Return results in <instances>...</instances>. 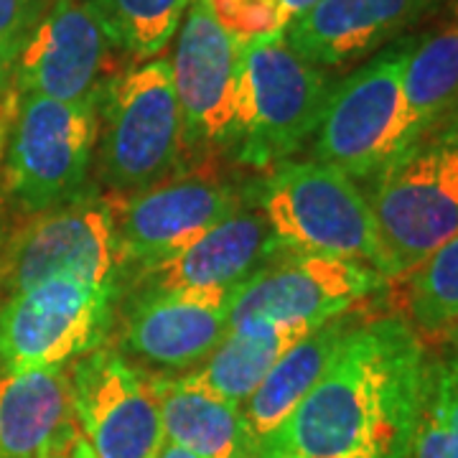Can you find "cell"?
Returning a JSON list of instances; mask_svg holds the SVG:
<instances>
[{"label": "cell", "instance_id": "cell-1", "mask_svg": "<svg viewBox=\"0 0 458 458\" xmlns=\"http://www.w3.org/2000/svg\"><path fill=\"white\" fill-rule=\"evenodd\" d=\"M428 364L403 316L360 318L258 458H410Z\"/></svg>", "mask_w": 458, "mask_h": 458}, {"label": "cell", "instance_id": "cell-2", "mask_svg": "<svg viewBox=\"0 0 458 458\" xmlns=\"http://www.w3.org/2000/svg\"><path fill=\"white\" fill-rule=\"evenodd\" d=\"M98 179L114 197H132L189 168L171 64L128 66L99 99Z\"/></svg>", "mask_w": 458, "mask_h": 458}, {"label": "cell", "instance_id": "cell-3", "mask_svg": "<svg viewBox=\"0 0 458 458\" xmlns=\"http://www.w3.org/2000/svg\"><path fill=\"white\" fill-rule=\"evenodd\" d=\"M324 69L295 54L283 31L242 44L237 120L227 153L255 171H270L316 135L328 98Z\"/></svg>", "mask_w": 458, "mask_h": 458}, {"label": "cell", "instance_id": "cell-4", "mask_svg": "<svg viewBox=\"0 0 458 458\" xmlns=\"http://www.w3.org/2000/svg\"><path fill=\"white\" fill-rule=\"evenodd\" d=\"M252 199L285 247L361 262L387 278L369 201L339 168L285 161L270 168Z\"/></svg>", "mask_w": 458, "mask_h": 458}, {"label": "cell", "instance_id": "cell-5", "mask_svg": "<svg viewBox=\"0 0 458 458\" xmlns=\"http://www.w3.org/2000/svg\"><path fill=\"white\" fill-rule=\"evenodd\" d=\"M99 105L18 95L3 156V197L26 216L49 212L92 189Z\"/></svg>", "mask_w": 458, "mask_h": 458}, {"label": "cell", "instance_id": "cell-6", "mask_svg": "<svg viewBox=\"0 0 458 458\" xmlns=\"http://www.w3.org/2000/svg\"><path fill=\"white\" fill-rule=\"evenodd\" d=\"M418 38H397L387 49L331 84L316 128L313 161L349 179H372L410 150L403 74Z\"/></svg>", "mask_w": 458, "mask_h": 458}, {"label": "cell", "instance_id": "cell-7", "mask_svg": "<svg viewBox=\"0 0 458 458\" xmlns=\"http://www.w3.org/2000/svg\"><path fill=\"white\" fill-rule=\"evenodd\" d=\"M387 262V280L405 278L458 234V156L420 140L375 176L367 197Z\"/></svg>", "mask_w": 458, "mask_h": 458}, {"label": "cell", "instance_id": "cell-8", "mask_svg": "<svg viewBox=\"0 0 458 458\" xmlns=\"http://www.w3.org/2000/svg\"><path fill=\"white\" fill-rule=\"evenodd\" d=\"M120 291L54 276L0 301V367H66L107 344Z\"/></svg>", "mask_w": 458, "mask_h": 458}, {"label": "cell", "instance_id": "cell-9", "mask_svg": "<svg viewBox=\"0 0 458 458\" xmlns=\"http://www.w3.org/2000/svg\"><path fill=\"white\" fill-rule=\"evenodd\" d=\"M54 276H80L123 291L125 265L110 194H87L29 216L0 242V301Z\"/></svg>", "mask_w": 458, "mask_h": 458}, {"label": "cell", "instance_id": "cell-10", "mask_svg": "<svg viewBox=\"0 0 458 458\" xmlns=\"http://www.w3.org/2000/svg\"><path fill=\"white\" fill-rule=\"evenodd\" d=\"M250 194L252 189L232 179L216 156L183 168L140 194H110L125 276L197 242L219 222L250 207Z\"/></svg>", "mask_w": 458, "mask_h": 458}, {"label": "cell", "instance_id": "cell-11", "mask_svg": "<svg viewBox=\"0 0 458 458\" xmlns=\"http://www.w3.org/2000/svg\"><path fill=\"white\" fill-rule=\"evenodd\" d=\"M387 278L361 262L285 250L240 288L229 313V331L250 324L318 328L357 309Z\"/></svg>", "mask_w": 458, "mask_h": 458}, {"label": "cell", "instance_id": "cell-12", "mask_svg": "<svg viewBox=\"0 0 458 458\" xmlns=\"http://www.w3.org/2000/svg\"><path fill=\"white\" fill-rule=\"evenodd\" d=\"M240 62L242 44L219 26L207 0H191L168 62L189 165L227 153L237 120Z\"/></svg>", "mask_w": 458, "mask_h": 458}, {"label": "cell", "instance_id": "cell-13", "mask_svg": "<svg viewBox=\"0 0 458 458\" xmlns=\"http://www.w3.org/2000/svg\"><path fill=\"white\" fill-rule=\"evenodd\" d=\"M123 56L89 0H51L18 54L11 87L18 95L99 105L114 77L128 69Z\"/></svg>", "mask_w": 458, "mask_h": 458}, {"label": "cell", "instance_id": "cell-14", "mask_svg": "<svg viewBox=\"0 0 458 458\" xmlns=\"http://www.w3.org/2000/svg\"><path fill=\"white\" fill-rule=\"evenodd\" d=\"M82 438L98 458H156L165 433L150 375L102 344L69 364Z\"/></svg>", "mask_w": 458, "mask_h": 458}, {"label": "cell", "instance_id": "cell-15", "mask_svg": "<svg viewBox=\"0 0 458 458\" xmlns=\"http://www.w3.org/2000/svg\"><path fill=\"white\" fill-rule=\"evenodd\" d=\"M237 293L240 288H181L125 295L114 313V349L165 375L191 372L225 342Z\"/></svg>", "mask_w": 458, "mask_h": 458}, {"label": "cell", "instance_id": "cell-16", "mask_svg": "<svg viewBox=\"0 0 458 458\" xmlns=\"http://www.w3.org/2000/svg\"><path fill=\"white\" fill-rule=\"evenodd\" d=\"M285 250L267 216L258 207H245L176 255L128 273L120 298L181 288H242Z\"/></svg>", "mask_w": 458, "mask_h": 458}, {"label": "cell", "instance_id": "cell-17", "mask_svg": "<svg viewBox=\"0 0 458 458\" xmlns=\"http://www.w3.org/2000/svg\"><path fill=\"white\" fill-rule=\"evenodd\" d=\"M441 0H318L291 21L283 36L288 47L318 69L349 66L428 16Z\"/></svg>", "mask_w": 458, "mask_h": 458}, {"label": "cell", "instance_id": "cell-18", "mask_svg": "<svg viewBox=\"0 0 458 458\" xmlns=\"http://www.w3.org/2000/svg\"><path fill=\"white\" fill-rule=\"evenodd\" d=\"M66 367H0V458H56L80 438Z\"/></svg>", "mask_w": 458, "mask_h": 458}, {"label": "cell", "instance_id": "cell-19", "mask_svg": "<svg viewBox=\"0 0 458 458\" xmlns=\"http://www.w3.org/2000/svg\"><path fill=\"white\" fill-rule=\"evenodd\" d=\"M165 441L199 458H258V441L240 405L186 382L183 375H150Z\"/></svg>", "mask_w": 458, "mask_h": 458}, {"label": "cell", "instance_id": "cell-20", "mask_svg": "<svg viewBox=\"0 0 458 458\" xmlns=\"http://www.w3.org/2000/svg\"><path fill=\"white\" fill-rule=\"evenodd\" d=\"M360 318L361 316H357L354 309L331 318L318 328H313L311 334H306L301 342H295L273 364L260 387L242 405L247 426L258 445L267 436H273L283 426V420L301 405V400L311 393L313 385L321 379L331 360L336 357L344 336L354 328Z\"/></svg>", "mask_w": 458, "mask_h": 458}, {"label": "cell", "instance_id": "cell-21", "mask_svg": "<svg viewBox=\"0 0 458 458\" xmlns=\"http://www.w3.org/2000/svg\"><path fill=\"white\" fill-rule=\"evenodd\" d=\"M306 334L311 331L267 324L232 328L204 364L183 372V379L242 408L273 369V364Z\"/></svg>", "mask_w": 458, "mask_h": 458}, {"label": "cell", "instance_id": "cell-22", "mask_svg": "<svg viewBox=\"0 0 458 458\" xmlns=\"http://www.w3.org/2000/svg\"><path fill=\"white\" fill-rule=\"evenodd\" d=\"M403 95L410 146H418L438 123L458 113L456 23L415 41L403 74Z\"/></svg>", "mask_w": 458, "mask_h": 458}, {"label": "cell", "instance_id": "cell-23", "mask_svg": "<svg viewBox=\"0 0 458 458\" xmlns=\"http://www.w3.org/2000/svg\"><path fill=\"white\" fill-rule=\"evenodd\" d=\"M405 309L423 339H454L458 331V234L408 273Z\"/></svg>", "mask_w": 458, "mask_h": 458}, {"label": "cell", "instance_id": "cell-24", "mask_svg": "<svg viewBox=\"0 0 458 458\" xmlns=\"http://www.w3.org/2000/svg\"><path fill=\"white\" fill-rule=\"evenodd\" d=\"M89 5L117 49L150 59L176 38L191 0H89Z\"/></svg>", "mask_w": 458, "mask_h": 458}, {"label": "cell", "instance_id": "cell-25", "mask_svg": "<svg viewBox=\"0 0 458 458\" xmlns=\"http://www.w3.org/2000/svg\"><path fill=\"white\" fill-rule=\"evenodd\" d=\"M219 26L234 36L240 44H250L255 38L280 33L283 16L280 0H207Z\"/></svg>", "mask_w": 458, "mask_h": 458}, {"label": "cell", "instance_id": "cell-26", "mask_svg": "<svg viewBox=\"0 0 458 458\" xmlns=\"http://www.w3.org/2000/svg\"><path fill=\"white\" fill-rule=\"evenodd\" d=\"M410 458H458L451 430L445 423L438 385H436V361L433 360L428 364L426 397H423V408H420V418H418V428H415Z\"/></svg>", "mask_w": 458, "mask_h": 458}, {"label": "cell", "instance_id": "cell-27", "mask_svg": "<svg viewBox=\"0 0 458 458\" xmlns=\"http://www.w3.org/2000/svg\"><path fill=\"white\" fill-rule=\"evenodd\" d=\"M49 5L51 0H0V74L8 82L18 54Z\"/></svg>", "mask_w": 458, "mask_h": 458}, {"label": "cell", "instance_id": "cell-28", "mask_svg": "<svg viewBox=\"0 0 458 458\" xmlns=\"http://www.w3.org/2000/svg\"><path fill=\"white\" fill-rule=\"evenodd\" d=\"M436 385H438L445 423H448V430H451V438H454L458 454V364L454 361V357L436 360Z\"/></svg>", "mask_w": 458, "mask_h": 458}, {"label": "cell", "instance_id": "cell-29", "mask_svg": "<svg viewBox=\"0 0 458 458\" xmlns=\"http://www.w3.org/2000/svg\"><path fill=\"white\" fill-rule=\"evenodd\" d=\"M16 107L18 92L8 84V89L0 98V212H3V156H5V143H8V132H11ZM0 242H3V222H0Z\"/></svg>", "mask_w": 458, "mask_h": 458}, {"label": "cell", "instance_id": "cell-30", "mask_svg": "<svg viewBox=\"0 0 458 458\" xmlns=\"http://www.w3.org/2000/svg\"><path fill=\"white\" fill-rule=\"evenodd\" d=\"M318 0H280V16H283V26H288L291 21L303 16L309 8H313Z\"/></svg>", "mask_w": 458, "mask_h": 458}, {"label": "cell", "instance_id": "cell-31", "mask_svg": "<svg viewBox=\"0 0 458 458\" xmlns=\"http://www.w3.org/2000/svg\"><path fill=\"white\" fill-rule=\"evenodd\" d=\"M436 140H441L443 146L451 148L458 156V113L451 117V123H445V128L436 135Z\"/></svg>", "mask_w": 458, "mask_h": 458}, {"label": "cell", "instance_id": "cell-32", "mask_svg": "<svg viewBox=\"0 0 458 458\" xmlns=\"http://www.w3.org/2000/svg\"><path fill=\"white\" fill-rule=\"evenodd\" d=\"M56 458H98V454H95V451L89 448V443L84 441L82 436H80L66 454H62V456H56Z\"/></svg>", "mask_w": 458, "mask_h": 458}, {"label": "cell", "instance_id": "cell-33", "mask_svg": "<svg viewBox=\"0 0 458 458\" xmlns=\"http://www.w3.org/2000/svg\"><path fill=\"white\" fill-rule=\"evenodd\" d=\"M156 458H199L197 454H191V451H186V448H181L176 443H164V448L158 451V456Z\"/></svg>", "mask_w": 458, "mask_h": 458}, {"label": "cell", "instance_id": "cell-34", "mask_svg": "<svg viewBox=\"0 0 458 458\" xmlns=\"http://www.w3.org/2000/svg\"><path fill=\"white\" fill-rule=\"evenodd\" d=\"M8 80H5V77H3V74H0V98H3V92H5V89H8Z\"/></svg>", "mask_w": 458, "mask_h": 458}, {"label": "cell", "instance_id": "cell-35", "mask_svg": "<svg viewBox=\"0 0 458 458\" xmlns=\"http://www.w3.org/2000/svg\"><path fill=\"white\" fill-rule=\"evenodd\" d=\"M454 23L458 26V3H456V11H454Z\"/></svg>", "mask_w": 458, "mask_h": 458}, {"label": "cell", "instance_id": "cell-36", "mask_svg": "<svg viewBox=\"0 0 458 458\" xmlns=\"http://www.w3.org/2000/svg\"><path fill=\"white\" fill-rule=\"evenodd\" d=\"M451 357H454V361H456V364H458V352H456V354H451Z\"/></svg>", "mask_w": 458, "mask_h": 458}, {"label": "cell", "instance_id": "cell-37", "mask_svg": "<svg viewBox=\"0 0 458 458\" xmlns=\"http://www.w3.org/2000/svg\"><path fill=\"white\" fill-rule=\"evenodd\" d=\"M454 336H458V331H456V334H454Z\"/></svg>", "mask_w": 458, "mask_h": 458}]
</instances>
